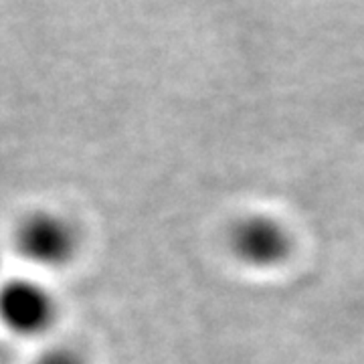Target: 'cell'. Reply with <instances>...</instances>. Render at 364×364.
Instances as JSON below:
<instances>
[{"instance_id":"cell-2","label":"cell","mask_w":364,"mask_h":364,"mask_svg":"<svg viewBox=\"0 0 364 364\" xmlns=\"http://www.w3.org/2000/svg\"><path fill=\"white\" fill-rule=\"evenodd\" d=\"M59 320L51 287L33 275H14L0 284V326L16 338H41Z\"/></svg>"},{"instance_id":"cell-1","label":"cell","mask_w":364,"mask_h":364,"mask_svg":"<svg viewBox=\"0 0 364 364\" xmlns=\"http://www.w3.org/2000/svg\"><path fill=\"white\" fill-rule=\"evenodd\" d=\"M14 253L37 272H61L71 265L81 247L75 223L59 210L35 208L14 225Z\"/></svg>"},{"instance_id":"cell-3","label":"cell","mask_w":364,"mask_h":364,"mask_svg":"<svg viewBox=\"0 0 364 364\" xmlns=\"http://www.w3.org/2000/svg\"><path fill=\"white\" fill-rule=\"evenodd\" d=\"M235 257L251 267H273L286 259L291 237L279 221L265 215H253L239 221L231 231Z\"/></svg>"},{"instance_id":"cell-4","label":"cell","mask_w":364,"mask_h":364,"mask_svg":"<svg viewBox=\"0 0 364 364\" xmlns=\"http://www.w3.org/2000/svg\"><path fill=\"white\" fill-rule=\"evenodd\" d=\"M35 364H90L85 360V356L81 350L73 346H51L49 350H45Z\"/></svg>"}]
</instances>
